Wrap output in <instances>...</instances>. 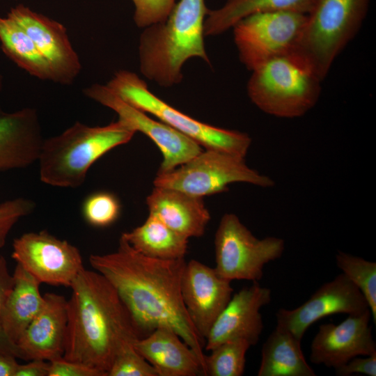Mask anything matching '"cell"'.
<instances>
[{
	"label": "cell",
	"instance_id": "30",
	"mask_svg": "<svg viewBox=\"0 0 376 376\" xmlns=\"http://www.w3.org/2000/svg\"><path fill=\"white\" fill-rule=\"evenodd\" d=\"M107 376H157V374L134 345H130L116 356Z\"/></svg>",
	"mask_w": 376,
	"mask_h": 376
},
{
	"label": "cell",
	"instance_id": "23",
	"mask_svg": "<svg viewBox=\"0 0 376 376\" xmlns=\"http://www.w3.org/2000/svg\"><path fill=\"white\" fill-rule=\"evenodd\" d=\"M301 341L276 326L263 345L258 376H315L305 359Z\"/></svg>",
	"mask_w": 376,
	"mask_h": 376
},
{
	"label": "cell",
	"instance_id": "15",
	"mask_svg": "<svg viewBox=\"0 0 376 376\" xmlns=\"http://www.w3.org/2000/svg\"><path fill=\"white\" fill-rule=\"evenodd\" d=\"M370 318L368 309L359 315H348L338 324H320L311 342V362L336 368L355 357L376 353Z\"/></svg>",
	"mask_w": 376,
	"mask_h": 376
},
{
	"label": "cell",
	"instance_id": "8",
	"mask_svg": "<svg viewBox=\"0 0 376 376\" xmlns=\"http://www.w3.org/2000/svg\"><path fill=\"white\" fill-rule=\"evenodd\" d=\"M234 182H246L262 187L274 185L267 175L249 168L244 157L206 149L174 169L157 173L155 187L171 188L203 197L228 190Z\"/></svg>",
	"mask_w": 376,
	"mask_h": 376
},
{
	"label": "cell",
	"instance_id": "11",
	"mask_svg": "<svg viewBox=\"0 0 376 376\" xmlns=\"http://www.w3.org/2000/svg\"><path fill=\"white\" fill-rule=\"evenodd\" d=\"M12 258L40 283L70 287L84 269L79 250L47 230L26 233L13 244Z\"/></svg>",
	"mask_w": 376,
	"mask_h": 376
},
{
	"label": "cell",
	"instance_id": "31",
	"mask_svg": "<svg viewBox=\"0 0 376 376\" xmlns=\"http://www.w3.org/2000/svg\"><path fill=\"white\" fill-rule=\"evenodd\" d=\"M134 5V21L140 28L164 21L177 0H131Z\"/></svg>",
	"mask_w": 376,
	"mask_h": 376
},
{
	"label": "cell",
	"instance_id": "17",
	"mask_svg": "<svg viewBox=\"0 0 376 376\" xmlns=\"http://www.w3.org/2000/svg\"><path fill=\"white\" fill-rule=\"evenodd\" d=\"M271 301V290L253 282L232 295L229 302L212 326L204 348L210 351L219 344L243 339L251 346L258 343L263 330L260 308Z\"/></svg>",
	"mask_w": 376,
	"mask_h": 376
},
{
	"label": "cell",
	"instance_id": "19",
	"mask_svg": "<svg viewBox=\"0 0 376 376\" xmlns=\"http://www.w3.org/2000/svg\"><path fill=\"white\" fill-rule=\"evenodd\" d=\"M44 139L36 109L0 115V171L25 168L38 160Z\"/></svg>",
	"mask_w": 376,
	"mask_h": 376
},
{
	"label": "cell",
	"instance_id": "2",
	"mask_svg": "<svg viewBox=\"0 0 376 376\" xmlns=\"http://www.w3.org/2000/svg\"><path fill=\"white\" fill-rule=\"evenodd\" d=\"M70 288L63 357L107 376L116 356L143 336L116 290L100 273L84 268Z\"/></svg>",
	"mask_w": 376,
	"mask_h": 376
},
{
	"label": "cell",
	"instance_id": "25",
	"mask_svg": "<svg viewBox=\"0 0 376 376\" xmlns=\"http://www.w3.org/2000/svg\"><path fill=\"white\" fill-rule=\"evenodd\" d=\"M311 0H227L210 10L204 22L205 36L221 34L242 19L260 12L290 10L306 14Z\"/></svg>",
	"mask_w": 376,
	"mask_h": 376
},
{
	"label": "cell",
	"instance_id": "22",
	"mask_svg": "<svg viewBox=\"0 0 376 376\" xmlns=\"http://www.w3.org/2000/svg\"><path fill=\"white\" fill-rule=\"evenodd\" d=\"M13 277V286L2 308L1 322L7 337L17 345L45 299L40 292L41 283L20 265L17 264Z\"/></svg>",
	"mask_w": 376,
	"mask_h": 376
},
{
	"label": "cell",
	"instance_id": "28",
	"mask_svg": "<svg viewBox=\"0 0 376 376\" xmlns=\"http://www.w3.org/2000/svg\"><path fill=\"white\" fill-rule=\"evenodd\" d=\"M336 262L342 273L364 296L375 324L376 263L340 251L336 255Z\"/></svg>",
	"mask_w": 376,
	"mask_h": 376
},
{
	"label": "cell",
	"instance_id": "18",
	"mask_svg": "<svg viewBox=\"0 0 376 376\" xmlns=\"http://www.w3.org/2000/svg\"><path fill=\"white\" fill-rule=\"evenodd\" d=\"M45 302L30 322L17 345L24 360L39 359L50 361L63 357L68 324V300L49 292Z\"/></svg>",
	"mask_w": 376,
	"mask_h": 376
},
{
	"label": "cell",
	"instance_id": "5",
	"mask_svg": "<svg viewBox=\"0 0 376 376\" xmlns=\"http://www.w3.org/2000/svg\"><path fill=\"white\" fill-rule=\"evenodd\" d=\"M370 0H311L292 53L323 81L333 63L356 36Z\"/></svg>",
	"mask_w": 376,
	"mask_h": 376
},
{
	"label": "cell",
	"instance_id": "32",
	"mask_svg": "<svg viewBox=\"0 0 376 376\" xmlns=\"http://www.w3.org/2000/svg\"><path fill=\"white\" fill-rule=\"evenodd\" d=\"M35 203L22 198L6 201L0 204V248L15 223L22 217L29 214L34 209Z\"/></svg>",
	"mask_w": 376,
	"mask_h": 376
},
{
	"label": "cell",
	"instance_id": "13",
	"mask_svg": "<svg viewBox=\"0 0 376 376\" xmlns=\"http://www.w3.org/2000/svg\"><path fill=\"white\" fill-rule=\"evenodd\" d=\"M370 309L359 288L343 273L322 284L310 298L295 309L280 308L276 313L277 327L301 340L308 328L330 315H359Z\"/></svg>",
	"mask_w": 376,
	"mask_h": 376
},
{
	"label": "cell",
	"instance_id": "7",
	"mask_svg": "<svg viewBox=\"0 0 376 376\" xmlns=\"http://www.w3.org/2000/svg\"><path fill=\"white\" fill-rule=\"evenodd\" d=\"M107 86L130 105L157 118L160 121L195 141L205 149L244 157L251 143L249 136L197 120L157 97L135 73L119 70Z\"/></svg>",
	"mask_w": 376,
	"mask_h": 376
},
{
	"label": "cell",
	"instance_id": "38",
	"mask_svg": "<svg viewBox=\"0 0 376 376\" xmlns=\"http://www.w3.org/2000/svg\"><path fill=\"white\" fill-rule=\"evenodd\" d=\"M1 88H2V76L0 74V91L1 90ZM3 113V111L1 110V107H0V115H1Z\"/></svg>",
	"mask_w": 376,
	"mask_h": 376
},
{
	"label": "cell",
	"instance_id": "34",
	"mask_svg": "<svg viewBox=\"0 0 376 376\" xmlns=\"http://www.w3.org/2000/svg\"><path fill=\"white\" fill-rule=\"evenodd\" d=\"M48 376H105L87 366L68 361L63 357L49 361Z\"/></svg>",
	"mask_w": 376,
	"mask_h": 376
},
{
	"label": "cell",
	"instance_id": "14",
	"mask_svg": "<svg viewBox=\"0 0 376 376\" xmlns=\"http://www.w3.org/2000/svg\"><path fill=\"white\" fill-rule=\"evenodd\" d=\"M7 16L20 25L32 39L49 67L52 81L71 84L79 74L81 65L66 28L22 4L12 8Z\"/></svg>",
	"mask_w": 376,
	"mask_h": 376
},
{
	"label": "cell",
	"instance_id": "21",
	"mask_svg": "<svg viewBox=\"0 0 376 376\" xmlns=\"http://www.w3.org/2000/svg\"><path fill=\"white\" fill-rule=\"evenodd\" d=\"M146 203L149 214L188 239L202 236L210 219L202 197L178 189L155 187Z\"/></svg>",
	"mask_w": 376,
	"mask_h": 376
},
{
	"label": "cell",
	"instance_id": "12",
	"mask_svg": "<svg viewBox=\"0 0 376 376\" xmlns=\"http://www.w3.org/2000/svg\"><path fill=\"white\" fill-rule=\"evenodd\" d=\"M84 93L113 110L118 119L126 123L136 132L138 131L148 136L157 146L163 155L158 173L170 171L202 152L201 146L195 141L130 105L107 85L93 84L84 88Z\"/></svg>",
	"mask_w": 376,
	"mask_h": 376
},
{
	"label": "cell",
	"instance_id": "39",
	"mask_svg": "<svg viewBox=\"0 0 376 376\" xmlns=\"http://www.w3.org/2000/svg\"><path fill=\"white\" fill-rule=\"evenodd\" d=\"M3 258L4 257L0 253V263L3 260Z\"/></svg>",
	"mask_w": 376,
	"mask_h": 376
},
{
	"label": "cell",
	"instance_id": "20",
	"mask_svg": "<svg viewBox=\"0 0 376 376\" xmlns=\"http://www.w3.org/2000/svg\"><path fill=\"white\" fill-rule=\"evenodd\" d=\"M135 350L154 368L157 376L203 375L198 358L171 327L159 326L134 344Z\"/></svg>",
	"mask_w": 376,
	"mask_h": 376
},
{
	"label": "cell",
	"instance_id": "4",
	"mask_svg": "<svg viewBox=\"0 0 376 376\" xmlns=\"http://www.w3.org/2000/svg\"><path fill=\"white\" fill-rule=\"evenodd\" d=\"M135 133L120 119L95 127L76 122L60 134L44 139L38 160L40 180L54 187H79L97 159L129 142Z\"/></svg>",
	"mask_w": 376,
	"mask_h": 376
},
{
	"label": "cell",
	"instance_id": "27",
	"mask_svg": "<svg viewBox=\"0 0 376 376\" xmlns=\"http://www.w3.org/2000/svg\"><path fill=\"white\" fill-rule=\"evenodd\" d=\"M251 347L243 339L224 342L205 355V375L241 376L244 373L246 354Z\"/></svg>",
	"mask_w": 376,
	"mask_h": 376
},
{
	"label": "cell",
	"instance_id": "16",
	"mask_svg": "<svg viewBox=\"0 0 376 376\" xmlns=\"http://www.w3.org/2000/svg\"><path fill=\"white\" fill-rule=\"evenodd\" d=\"M230 282L221 278L214 267L196 260L186 263L182 297L194 327L205 340L233 295Z\"/></svg>",
	"mask_w": 376,
	"mask_h": 376
},
{
	"label": "cell",
	"instance_id": "6",
	"mask_svg": "<svg viewBox=\"0 0 376 376\" xmlns=\"http://www.w3.org/2000/svg\"><path fill=\"white\" fill-rule=\"evenodd\" d=\"M322 81L301 58L290 52L251 70L247 93L263 112L293 118L304 116L316 104Z\"/></svg>",
	"mask_w": 376,
	"mask_h": 376
},
{
	"label": "cell",
	"instance_id": "37",
	"mask_svg": "<svg viewBox=\"0 0 376 376\" xmlns=\"http://www.w3.org/2000/svg\"><path fill=\"white\" fill-rule=\"evenodd\" d=\"M18 365L16 357L0 353V376H15Z\"/></svg>",
	"mask_w": 376,
	"mask_h": 376
},
{
	"label": "cell",
	"instance_id": "9",
	"mask_svg": "<svg viewBox=\"0 0 376 376\" xmlns=\"http://www.w3.org/2000/svg\"><path fill=\"white\" fill-rule=\"evenodd\" d=\"M285 242L276 237H256L232 213L221 219L214 236L215 267L223 279L258 282L266 264L281 257Z\"/></svg>",
	"mask_w": 376,
	"mask_h": 376
},
{
	"label": "cell",
	"instance_id": "24",
	"mask_svg": "<svg viewBox=\"0 0 376 376\" xmlns=\"http://www.w3.org/2000/svg\"><path fill=\"white\" fill-rule=\"evenodd\" d=\"M121 237L139 253L161 260L184 258L188 247V238L151 214L142 225L123 233Z\"/></svg>",
	"mask_w": 376,
	"mask_h": 376
},
{
	"label": "cell",
	"instance_id": "36",
	"mask_svg": "<svg viewBox=\"0 0 376 376\" xmlns=\"http://www.w3.org/2000/svg\"><path fill=\"white\" fill-rule=\"evenodd\" d=\"M49 361L35 359L25 364H19L15 376H48Z\"/></svg>",
	"mask_w": 376,
	"mask_h": 376
},
{
	"label": "cell",
	"instance_id": "35",
	"mask_svg": "<svg viewBox=\"0 0 376 376\" xmlns=\"http://www.w3.org/2000/svg\"><path fill=\"white\" fill-rule=\"evenodd\" d=\"M355 357L345 363L334 368L336 375L349 376L360 373L376 376V353L366 357Z\"/></svg>",
	"mask_w": 376,
	"mask_h": 376
},
{
	"label": "cell",
	"instance_id": "29",
	"mask_svg": "<svg viewBox=\"0 0 376 376\" xmlns=\"http://www.w3.org/2000/svg\"><path fill=\"white\" fill-rule=\"evenodd\" d=\"M120 212L117 197L109 192L98 191L89 195L82 205L83 216L90 225L106 227L116 221Z\"/></svg>",
	"mask_w": 376,
	"mask_h": 376
},
{
	"label": "cell",
	"instance_id": "1",
	"mask_svg": "<svg viewBox=\"0 0 376 376\" xmlns=\"http://www.w3.org/2000/svg\"><path fill=\"white\" fill-rule=\"evenodd\" d=\"M89 263L116 290L143 337L159 326L172 328L195 352L205 375V340L194 327L182 297L185 258L146 256L120 236L116 251L92 254Z\"/></svg>",
	"mask_w": 376,
	"mask_h": 376
},
{
	"label": "cell",
	"instance_id": "10",
	"mask_svg": "<svg viewBox=\"0 0 376 376\" xmlns=\"http://www.w3.org/2000/svg\"><path fill=\"white\" fill-rule=\"evenodd\" d=\"M306 14L279 10L251 14L233 26V36L241 62L249 70L294 49Z\"/></svg>",
	"mask_w": 376,
	"mask_h": 376
},
{
	"label": "cell",
	"instance_id": "26",
	"mask_svg": "<svg viewBox=\"0 0 376 376\" xmlns=\"http://www.w3.org/2000/svg\"><path fill=\"white\" fill-rule=\"evenodd\" d=\"M0 43L5 54L29 75L52 81L49 67L32 39L15 21L0 16Z\"/></svg>",
	"mask_w": 376,
	"mask_h": 376
},
{
	"label": "cell",
	"instance_id": "3",
	"mask_svg": "<svg viewBox=\"0 0 376 376\" xmlns=\"http://www.w3.org/2000/svg\"><path fill=\"white\" fill-rule=\"evenodd\" d=\"M205 0H179L167 18L144 28L139 38L140 71L163 87L182 79V68L194 57L210 64L204 45Z\"/></svg>",
	"mask_w": 376,
	"mask_h": 376
},
{
	"label": "cell",
	"instance_id": "33",
	"mask_svg": "<svg viewBox=\"0 0 376 376\" xmlns=\"http://www.w3.org/2000/svg\"><path fill=\"white\" fill-rule=\"evenodd\" d=\"M13 286V277L10 274L6 259L0 263V353L12 355L24 360L22 353L17 345L6 336L1 322V311L5 301Z\"/></svg>",
	"mask_w": 376,
	"mask_h": 376
}]
</instances>
